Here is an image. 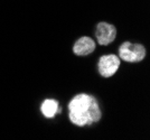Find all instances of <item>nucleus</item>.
Listing matches in <instances>:
<instances>
[{
  "label": "nucleus",
  "mask_w": 150,
  "mask_h": 140,
  "mask_svg": "<svg viewBox=\"0 0 150 140\" xmlns=\"http://www.w3.org/2000/svg\"><path fill=\"white\" fill-rule=\"evenodd\" d=\"M95 49V42L90 37H81L73 46V52L77 56H86Z\"/></svg>",
  "instance_id": "5"
},
{
  "label": "nucleus",
  "mask_w": 150,
  "mask_h": 140,
  "mask_svg": "<svg viewBox=\"0 0 150 140\" xmlns=\"http://www.w3.org/2000/svg\"><path fill=\"white\" fill-rule=\"evenodd\" d=\"M95 36L98 39V43L102 46L111 44L117 37V29L115 27L108 23H100L96 26Z\"/></svg>",
  "instance_id": "4"
},
{
  "label": "nucleus",
  "mask_w": 150,
  "mask_h": 140,
  "mask_svg": "<svg viewBox=\"0 0 150 140\" xmlns=\"http://www.w3.org/2000/svg\"><path fill=\"white\" fill-rule=\"evenodd\" d=\"M146 57V48L140 44H132L125 42L120 46L119 58L129 63L141 62Z\"/></svg>",
  "instance_id": "2"
},
{
  "label": "nucleus",
  "mask_w": 150,
  "mask_h": 140,
  "mask_svg": "<svg viewBox=\"0 0 150 140\" xmlns=\"http://www.w3.org/2000/svg\"><path fill=\"white\" fill-rule=\"evenodd\" d=\"M69 120L77 127L91 126L101 119L98 101L92 95L81 93L75 95L69 104Z\"/></svg>",
  "instance_id": "1"
},
{
  "label": "nucleus",
  "mask_w": 150,
  "mask_h": 140,
  "mask_svg": "<svg viewBox=\"0 0 150 140\" xmlns=\"http://www.w3.org/2000/svg\"><path fill=\"white\" fill-rule=\"evenodd\" d=\"M120 66V58L117 55H104L100 58L98 69L103 77H110L117 73Z\"/></svg>",
  "instance_id": "3"
},
{
  "label": "nucleus",
  "mask_w": 150,
  "mask_h": 140,
  "mask_svg": "<svg viewBox=\"0 0 150 140\" xmlns=\"http://www.w3.org/2000/svg\"><path fill=\"white\" fill-rule=\"evenodd\" d=\"M40 111L44 117L46 118H54L57 113H61V109L58 107V102L56 100H52V99H48V100H45L43 103H42V107H40Z\"/></svg>",
  "instance_id": "6"
}]
</instances>
